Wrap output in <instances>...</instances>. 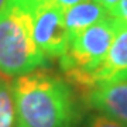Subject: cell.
I'll return each mask as SVG.
<instances>
[{"instance_id":"obj_1","label":"cell","mask_w":127,"mask_h":127,"mask_svg":"<svg viewBox=\"0 0 127 127\" xmlns=\"http://www.w3.org/2000/svg\"><path fill=\"white\" fill-rule=\"evenodd\" d=\"M16 127H71L78 117L72 88L52 73L32 71L11 82Z\"/></svg>"},{"instance_id":"obj_2","label":"cell","mask_w":127,"mask_h":127,"mask_svg":"<svg viewBox=\"0 0 127 127\" xmlns=\"http://www.w3.org/2000/svg\"><path fill=\"white\" fill-rule=\"evenodd\" d=\"M47 66L32 37L30 0H7L0 10V73L21 76Z\"/></svg>"},{"instance_id":"obj_3","label":"cell","mask_w":127,"mask_h":127,"mask_svg":"<svg viewBox=\"0 0 127 127\" xmlns=\"http://www.w3.org/2000/svg\"><path fill=\"white\" fill-rule=\"evenodd\" d=\"M119 20L113 16L92 24L71 38L66 54L59 58V65L69 85L89 91V76L107 55L117 31Z\"/></svg>"},{"instance_id":"obj_4","label":"cell","mask_w":127,"mask_h":127,"mask_svg":"<svg viewBox=\"0 0 127 127\" xmlns=\"http://www.w3.org/2000/svg\"><path fill=\"white\" fill-rule=\"evenodd\" d=\"M32 37L47 58H61L69 48V34L64 23V7L45 1L30 0Z\"/></svg>"},{"instance_id":"obj_5","label":"cell","mask_w":127,"mask_h":127,"mask_svg":"<svg viewBox=\"0 0 127 127\" xmlns=\"http://www.w3.org/2000/svg\"><path fill=\"white\" fill-rule=\"evenodd\" d=\"M123 79H127V24L119 20L117 31L107 51V55L91 73L89 85L92 89L96 85Z\"/></svg>"},{"instance_id":"obj_6","label":"cell","mask_w":127,"mask_h":127,"mask_svg":"<svg viewBox=\"0 0 127 127\" xmlns=\"http://www.w3.org/2000/svg\"><path fill=\"white\" fill-rule=\"evenodd\" d=\"M88 102L97 113L127 126V79L96 85L88 91Z\"/></svg>"},{"instance_id":"obj_7","label":"cell","mask_w":127,"mask_h":127,"mask_svg":"<svg viewBox=\"0 0 127 127\" xmlns=\"http://www.w3.org/2000/svg\"><path fill=\"white\" fill-rule=\"evenodd\" d=\"M107 16H110V13L96 0H82L76 4L64 9V23L68 30L69 38H72Z\"/></svg>"},{"instance_id":"obj_8","label":"cell","mask_w":127,"mask_h":127,"mask_svg":"<svg viewBox=\"0 0 127 127\" xmlns=\"http://www.w3.org/2000/svg\"><path fill=\"white\" fill-rule=\"evenodd\" d=\"M0 127H16V110L11 85L0 75Z\"/></svg>"},{"instance_id":"obj_9","label":"cell","mask_w":127,"mask_h":127,"mask_svg":"<svg viewBox=\"0 0 127 127\" xmlns=\"http://www.w3.org/2000/svg\"><path fill=\"white\" fill-rule=\"evenodd\" d=\"M82 127H127L122 123L116 122L113 119L107 117L102 113H93L89 117H86V120L83 122Z\"/></svg>"},{"instance_id":"obj_10","label":"cell","mask_w":127,"mask_h":127,"mask_svg":"<svg viewBox=\"0 0 127 127\" xmlns=\"http://www.w3.org/2000/svg\"><path fill=\"white\" fill-rule=\"evenodd\" d=\"M110 16H113L117 20L127 24V0H120L117 6L114 7V10L110 13Z\"/></svg>"},{"instance_id":"obj_11","label":"cell","mask_w":127,"mask_h":127,"mask_svg":"<svg viewBox=\"0 0 127 127\" xmlns=\"http://www.w3.org/2000/svg\"><path fill=\"white\" fill-rule=\"evenodd\" d=\"M96 1H97V3H100V4L104 7V9L109 11V13H112L120 0H96Z\"/></svg>"},{"instance_id":"obj_12","label":"cell","mask_w":127,"mask_h":127,"mask_svg":"<svg viewBox=\"0 0 127 127\" xmlns=\"http://www.w3.org/2000/svg\"><path fill=\"white\" fill-rule=\"evenodd\" d=\"M45 1H51V3H55V4H58V6H61V7H64V9H66V7L76 4V3H79L82 0H45Z\"/></svg>"},{"instance_id":"obj_13","label":"cell","mask_w":127,"mask_h":127,"mask_svg":"<svg viewBox=\"0 0 127 127\" xmlns=\"http://www.w3.org/2000/svg\"><path fill=\"white\" fill-rule=\"evenodd\" d=\"M6 1H7V0H0V10H1V7L6 4Z\"/></svg>"}]
</instances>
